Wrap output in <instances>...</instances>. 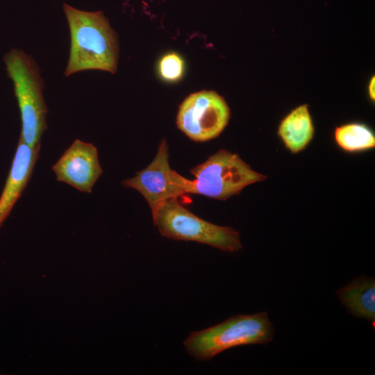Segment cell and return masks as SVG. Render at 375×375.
<instances>
[{"instance_id":"obj_1","label":"cell","mask_w":375,"mask_h":375,"mask_svg":"<svg viewBox=\"0 0 375 375\" xmlns=\"http://www.w3.org/2000/svg\"><path fill=\"white\" fill-rule=\"evenodd\" d=\"M70 33V50L65 75L85 70L115 74L117 69V35L102 11H85L63 3Z\"/></svg>"},{"instance_id":"obj_2","label":"cell","mask_w":375,"mask_h":375,"mask_svg":"<svg viewBox=\"0 0 375 375\" xmlns=\"http://www.w3.org/2000/svg\"><path fill=\"white\" fill-rule=\"evenodd\" d=\"M274 329L265 311L238 315L208 328L191 333L183 342L197 360L208 361L230 348L265 344L272 341Z\"/></svg>"},{"instance_id":"obj_3","label":"cell","mask_w":375,"mask_h":375,"mask_svg":"<svg viewBox=\"0 0 375 375\" xmlns=\"http://www.w3.org/2000/svg\"><path fill=\"white\" fill-rule=\"evenodd\" d=\"M8 76L14 85L22 121L19 138L34 149H40L41 138L47 128V108L43 97V81L33 59L18 49L4 56Z\"/></svg>"},{"instance_id":"obj_4","label":"cell","mask_w":375,"mask_h":375,"mask_svg":"<svg viewBox=\"0 0 375 375\" xmlns=\"http://www.w3.org/2000/svg\"><path fill=\"white\" fill-rule=\"evenodd\" d=\"M162 203L152 215L154 225L164 237L176 240L194 241L224 251L242 249L238 231L206 221L185 208L177 199Z\"/></svg>"},{"instance_id":"obj_5","label":"cell","mask_w":375,"mask_h":375,"mask_svg":"<svg viewBox=\"0 0 375 375\" xmlns=\"http://www.w3.org/2000/svg\"><path fill=\"white\" fill-rule=\"evenodd\" d=\"M190 193L218 200L238 195L247 186L265 181L267 176L253 170L239 155L219 149L190 170Z\"/></svg>"},{"instance_id":"obj_6","label":"cell","mask_w":375,"mask_h":375,"mask_svg":"<svg viewBox=\"0 0 375 375\" xmlns=\"http://www.w3.org/2000/svg\"><path fill=\"white\" fill-rule=\"evenodd\" d=\"M230 108L225 99L215 91L203 90L187 97L179 106L176 125L195 142L218 137L227 126Z\"/></svg>"},{"instance_id":"obj_7","label":"cell","mask_w":375,"mask_h":375,"mask_svg":"<svg viewBox=\"0 0 375 375\" xmlns=\"http://www.w3.org/2000/svg\"><path fill=\"white\" fill-rule=\"evenodd\" d=\"M122 185L138 191L147 201L153 215L165 201L190 193L191 180L171 169L168 145L162 139L152 162L135 176L122 181Z\"/></svg>"},{"instance_id":"obj_8","label":"cell","mask_w":375,"mask_h":375,"mask_svg":"<svg viewBox=\"0 0 375 375\" xmlns=\"http://www.w3.org/2000/svg\"><path fill=\"white\" fill-rule=\"evenodd\" d=\"M56 180L78 190L91 193L103 170L97 148L92 143L75 140L52 166Z\"/></svg>"},{"instance_id":"obj_9","label":"cell","mask_w":375,"mask_h":375,"mask_svg":"<svg viewBox=\"0 0 375 375\" xmlns=\"http://www.w3.org/2000/svg\"><path fill=\"white\" fill-rule=\"evenodd\" d=\"M40 149H34L20 138L4 188L0 196V228L26 188Z\"/></svg>"},{"instance_id":"obj_10","label":"cell","mask_w":375,"mask_h":375,"mask_svg":"<svg viewBox=\"0 0 375 375\" xmlns=\"http://www.w3.org/2000/svg\"><path fill=\"white\" fill-rule=\"evenodd\" d=\"M338 299L349 313L375 322V279L360 276L336 290Z\"/></svg>"},{"instance_id":"obj_11","label":"cell","mask_w":375,"mask_h":375,"mask_svg":"<svg viewBox=\"0 0 375 375\" xmlns=\"http://www.w3.org/2000/svg\"><path fill=\"white\" fill-rule=\"evenodd\" d=\"M278 135L291 153H297L306 149L314 135L308 105L299 106L287 115L279 124Z\"/></svg>"},{"instance_id":"obj_12","label":"cell","mask_w":375,"mask_h":375,"mask_svg":"<svg viewBox=\"0 0 375 375\" xmlns=\"http://www.w3.org/2000/svg\"><path fill=\"white\" fill-rule=\"evenodd\" d=\"M334 138L337 144L349 153L360 152L375 147L374 132L362 123L353 122L338 126Z\"/></svg>"},{"instance_id":"obj_13","label":"cell","mask_w":375,"mask_h":375,"mask_svg":"<svg viewBox=\"0 0 375 375\" xmlns=\"http://www.w3.org/2000/svg\"><path fill=\"white\" fill-rule=\"evenodd\" d=\"M185 72V62L183 58L176 52L164 54L158 63V72L167 82H176L181 80Z\"/></svg>"},{"instance_id":"obj_14","label":"cell","mask_w":375,"mask_h":375,"mask_svg":"<svg viewBox=\"0 0 375 375\" xmlns=\"http://www.w3.org/2000/svg\"><path fill=\"white\" fill-rule=\"evenodd\" d=\"M374 76H373L370 80L369 84V94L372 100H374L375 99V94H374Z\"/></svg>"}]
</instances>
